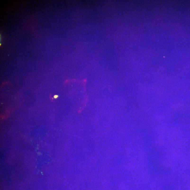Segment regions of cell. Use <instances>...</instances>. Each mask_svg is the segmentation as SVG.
<instances>
[{"instance_id":"obj_1","label":"cell","mask_w":190,"mask_h":190,"mask_svg":"<svg viewBox=\"0 0 190 190\" xmlns=\"http://www.w3.org/2000/svg\"><path fill=\"white\" fill-rule=\"evenodd\" d=\"M58 96L55 95V96H54V97H55V98H56L57 97H58Z\"/></svg>"}]
</instances>
